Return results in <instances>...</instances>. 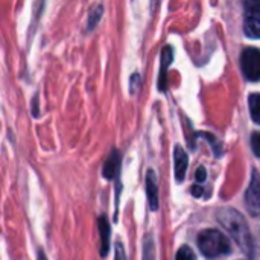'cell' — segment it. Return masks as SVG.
<instances>
[{
    "instance_id": "6da1fadb",
    "label": "cell",
    "mask_w": 260,
    "mask_h": 260,
    "mask_svg": "<svg viewBox=\"0 0 260 260\" xmlns=\"http://www.w3.org/2000/svg\"><path fill=\"white\" fill-rule=\"evenodd\" d=\"M218 218L224 224V227L230 232V235L236 239L239 247L248 253L251 250V241H250V232H248L245 219L239 213H236L233 209L222 210Z\"/></svg>"
},
{
    "instance_id": "2e32d148",
    "label": "cell",
    "mask_w": 260,
    "mask_h": 260,
    "mask_svg": "<svg viewBox=\"0 0 260 260\" xmlns=\"http://www.w3.org/2000/svg\"><path fill=\"white\" fill-rule=\"evenodd\" d=\"M114 260H126V254H125L123 245L120 242H116V256H114Z\"/></svg>"
},
{
    "instance_id": "ac0fdd59",
    "label": "cell",
    "mask_w": 260,
    "mask_h": 260,
    "mask_svg": "<svg viewBox=\"0 0 260 260\" xmlns=\"http://www.w3.org/2000/svg\"><path fill=\"white\" fill-rule=\"evenodd\" d=\"M32 116L34 117L40 116V111H38V94H35L34 99H32Z\"/></svg>"
},
{
    "instance_id": "7c38bea8",
    "label": "cell",
    "mask_w": 260,
    "mask_h": 260,
    "mask_svg": "<svg viewBox=\"0 0 260 260\" xmlns=\"http://www.w3.org/2000/svg\"><path fill=\"white\" fill-rule=\"evenodd\" d=\"M248 105H250V113H251V119L260 125V94L259 93H253L248 99Z\"/></svg>"
},
{
    "instance_id": "5b68a950",
    "label": "cell",
    "mask_w": 260,
    "mask_h": 260,
    "mask_svg": "<svg viewBox=\"0 0 260 260\" xmlns=\"http://www.w3.org/2000/svg\"><path fill=\"white\" fill-rule=\"evenodd\" d=\"M245 204H247V210L250 212V215L253 216H259L260 215V177L259 174L254 171L253 177H251V183L247 189L245 193Z\"/></svg>"
},
{
    "instance_id": "277c9868",
    "label": "cell",
    "mask_w": 260,
    "mask_h": 260,
    "mask_svg": "<svg viewBox=\"0 0 260 260\" xmlns=\"http://www.w3.org/2000/svg\"><path fill=\"white\" fill-rule=\"evenodd\" d=\"M241 67L247 79L256 82L260 81V50L256 47H248L242 52Z\"/></svg>"
},
{
    "instance_id": "30bf717a",
    "label": "cell",
    "mask_w": 260,
    "mask_h": 260,
    "mask_svg": "<svg viewBox=\"0 0 260 260\" xmlns=\"http://www.w3.org/2000/svg\"><path fill=\"white\" fill-rule=\"evenodd\" d=\"M172 62V49L166 46L161 50V69H160V78H158V90H166V76H168V67Z\"/></svg>"
},
{
    "instance_id": "5bb4252c",
    "label": "cell",
    "mask_w": 260,
    "mask_h": 260,
    "mask_svg": "<svg viewBox=\"0 0 260 260\" xmlns=\"http://www.w3.org/2000/svg\"><path fill=\"white\" fill-rule=\"evenodd\" d=\"M140 84H142V78H140V75H139V73L131 75V78H129V93H131L133 96L139 93V90H140Z\"/></svg>"
},
{
    "instance_id": "8fae6325",
    "label": "cell",
    "mask_w": 260,
    "mask_h": 260,
    "mask_svg": "<svg viewBox=\"0 0 260 260\" xmlns=\"http://www.w3.org/2000/svg\"><path fill=\"white\" fill-rule=\"evenodd\" d=\"M104 15V6L99 3V5H94L88 14V18H87V32H91L98 27L101 18Z\"/></svg>"
},
{
    "instance_id": "9c48e42d",
    "label": "cell",
    "mask_w": 260,
    "mask_h": 260,
    "mask_svg": "<svg viewBox=\"0 0 260 260\" xmlns=\"http://www.w3.org/2000/svg\"><path fill=\"white\" fill-rule=\"evenodd\" d=\"M174 160H175V178L178 183H181L186 177V169H187V154L181 146H175Z\"/></svg>"
},
{
    "instance_id": "8992f818",
    "label": "cell",
    "mask_w": 260,
    "mask_h": 260,
    "mask_svg": "<svg viewBox=\"0 0 260 260\" xmlns=\"http://www.w3.org/2000/svg\"><path fill=\"white\" fill-rule=\"evenodd\" d=\"M120 163H122V155L117 149H113L110 155L107 157L104 168H102V175L107 180H114L119 177L120 172Z\"/></svg>"
},
{
    "instance_id": "3957f363",
    "label": "cell",
    "mask_w": 260,
    "mask_h": 260,
    "mask_svg": "<svg viewBox=\"0 0 260 260\" xmlns=\"http://www.w3.org/2000/svg\"><path fill=\"white\" fill-rule=\"evenodd\" d=\"M244 29L251 38H260V0H245Z\"/></svg>"
},
{
    "instance_id": "52a82bcc",
    "label": "cell",
    "mask_w": 260,
    "mask_h": 260,
    "mask_svg": "<svg viewBox=\"0 0 260 260\" xmlns=\"http://www.w3.org/2000/svg\"><path fill=\"white\" fill-rule=\"evenodd\" d=\"M146 197L151 210L158 209V184H157V177L152 169L146 172Z\"/></svg>"
},
{
    "instance_id": "ffe728a7",
    "label": "cell",
    "mask_w": 260,
    "mask_h": 260,
    "mask_svg": "<svg viewBox=\"0 0 260 260\" xmlns=\"http://www.w3.org/2000/svg\"><path fill=\"white\" fill-rule=\"evenodd\" d=\"M37 260H47V257H46V254H44V251H43V250H40V251H38V254H37Z\"/></svg>"
},
{
    "instance_id": "4fadbf2b",
    "label": "cell",
    "mask_w": 260,
    "mask_h": 260,
    "mask_svg": "<svg viewBox=\"0 0 260 260\" xmlns=\"http://www.w3.org/2000/svg\"><path fill=\"white\" fill-rule=\"evenodd\" d=\"M175 260H197V257H195V253L192 251V248L184 245L178 250Z\"/></svg>"
},
{
    "instance_id": "e0dca14e",
    "label": "cell",
    "mask_w": 260,
    "mask_h": 260,
    "mask_svg": "<svg viewBox=\"0 0 260 260\" xmlns=\"http://www.w3.org/2000/svg\"><path fill=\"white\" fill-rule=\"evenodd\" d=\"M206 175H207V172H206V169L201 166V168H198V169H197L195 178H197V181H198V183H203V181H206Z\"/></svg>"
},
{
    "instance_id": "7a4b0ae2",
    "label": "cell",
    "mask_w": 260,
    "mask_h": 260,
    "mask_svg": "<svg viewBox=\"0 0 260 260\" xmlns=\"http://www.w3.org/2000/svg\"><path fill=\"white\" fill-rule=\"evenodd\" d=\"M198 245H200L201 253L210 259L224 256L230 251V244H229L227 238L221 232L213 230V229H207L200 233Z\"/></svg>"
},
{
    "instance_id": "d6986e66",
    "label": "cell",
    "mask_w": 260,
    "mask_h": 260,
    "mask_svg": "<svg viewBox=\"0 0 260 260\" xmlns=\"http://www.w3.org/2000/svg\"><path fill=\"white\" fill-rule=\"evenodd\" d=\"M203 193H204L203 187H200V186H192V195H193V197L200 198V197H201Z\"/></svg>"
},
{
    "instance_id": "ba28073f",
    "label": "cell",
    "mask_w": 260,
    "mask_h": 260,
    "mask_svg": "<svg viewBox=\"0 0 260 260\" xmlns=\"http://www.w3.org/2000/svg\"><path fill=\"white\" fill-rule=\"evenodd\" d=\"M98 232H99V236H101V256L107 257V254L110 251L111 229H110L108 219L105 216H99V219H98Z\"/></svg>"
},
{
    "instance_id": "9a60e30c",
    "label": "cell",
    "mask_w": 260,
    "mask_h": 260,
    "mask_svg": "<svg viewBox=\"0 0 260 260\" xmlns=\"http://www.w3.org/2000/svg\"><path fill=\"white\" fill-rule=\"evenodd\" d=\"M251 146H253L254 154H256L257 157H260V133L253 134V137H251Z\"/></svg>"
}]
</instances>
